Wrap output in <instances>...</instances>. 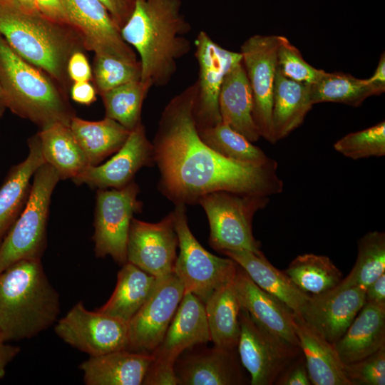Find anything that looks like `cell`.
<instances>
[{
    "label": "cell",
    "mask_w": 385,
    "mask_h": 385,
    "mask_svg": "<svg viewBox=\"0 0 385 385\" xmlns=\"http://www.w3.org/2000/svg\"><path fill=\"white\" fill-rule=\"evenodd\" d=\"M195 81L162 111L152 142L160 179L158 188L175 205H192L217 191L267 196L280 193L277 163L255 165L227 158L200 138L195 118Z\"/></svg>",
    "instance_id": "1"
},
{
    "label": "cell",
    "mask_w": 385,
    "mask_h": 385,
    "mask_svg": "<svg viewBox=\"0 0 385 385\" xmlns=\"http://www.w3.org/2000/svg\"><path fill=\"white\" fill-rule=\"evenodd\" d=\"M191 25L182 12L181 0H134V8L120 29L123 40L140 56L142 81L168 85L178 61L191 50L186 37Z\"/></svg>",
    "instance_id": "2"
},
{
    "label": "cell",
    "mask_w": 385,
    "mask_h": 385,
    "mask_svg": "<svg viewBox=\"0 0 385 385\" xmlns=\"http://www.w3.org/2000/svg\"><path fill=\"white\" fill-rule=\"evenodd\" d=\"M59 294L41 260H19L0 273V342L30 339L57 320Z\"/></svg>",
    "instance_id": "3"
},
{
    "label": "cell",
    "mask_w": 385,
    "mask_h": 385,
    "mask_svg": "<svg viewBox=\"0 0 385 385\" xmlns=\"http://www.w3.org/2000/svg\"><path fill=\"white\" fill-rule=\"evenodd\" d=\"M0 35L17 55L64 88L68 59L84 48L72 27L29 11L13 0H0Z\"/></svg>",
    "instance_id": "4"
},
{
    "label": "cell",
    "mask_w": 385,
    "mask_h": 385,
    "mask_svg": "<svg viewBox=\"0 0 385 385\" xmlns=\"http://www.w3.org/2000/svg\"><path fill=\"white\" fill-rule=\"evenodd\" d=\"M17 55L0 35V85L6 108L43 128L70 125L74 113L65 92L45 72Z\"/></svg>",
    "instance_id": "5"
},
{
    "label": "cell",
    "mask_w": 385,
    "mask_h": 385,
    "mask_svg": "<svg viewBox=\"0 0 385 385\" xmlns=\"http://www.w3.org/2000/svg\"><path fill=\"white\" fill-rule=\"evenodd\" d=\"M60 180L46 163L35 172L25 206L0 245V273L19 260H41L46 247L51 195Z\"/></svg>",
    "instance_id": "6"
},
{
    "label": "cell",
    "mask_w": 385,
    "mask_h": 385,
    "mask_svg": "<svg viewBox=\"0 0 385 385\" xmlns=\"http://www.w3.org/2000/svg\"><path fill=\"white\" fill-rule=\"evenodd\" d=\"M268 197L217 191L203 195L198 202L204 209L210 225V245L220 252L246 250L260 255V243L255 239L252 222L255 214L265 208Z\"/></svg>",
    "instance_id": "7"
},
{
    "label": "cell",
    "mask_w": 385,
    "mask_h": 385,
    "mask_svg": "<svg viewBox=\"0 0 385 385\" xmlns=\"http://www.w3.org/2000/svg\"><path fill=\"white\" fill-rule=\"evenodd\" d=\"M211 341L204 303L185 292L160 344L151 353L153 360L142 384L177 385L174 366L186 350Z\"/></svg>",
    "instance_id": "8"
},
{
    "label": "cell",
    "mask_w": 385,
    "mask_h": 385,
    "mask_svg": "<svg viewBox=\"0 0 385 385\" xmlns=\"http://www.w3.org/2000/svg\"><path fill=\"white\" fill-rule=\"evenodd\" d=\"M173 213L180 249L173 272L185 292H191L205 304L215 290L234 279L238 265L202 247L190 230L185 205H176Z\"/></svg>",
    "instance_id": "9"
},
{
    "label": "cell",
    "mask_w": 385,
    "mask_h": 385,
    "mask_svg": "<svg viewBox=\"0 0 385 385\" xmlns=\"http://www.w3.org/2000/svg\"><path fill=\"white\" fill-rule=\"evenodd\" d=\"M139 191L134 181L120 189L97 190L93 235L97 257L111 256L119 265L127 262L130 222L143 207Z\"/></svg>",
    "instance_id": "10"
},
{
    "label": "cell",
    "mask_w": 385,
    "mask_h": 385,
    "mask_svg": "<svg viewBox=\"0 0 385 385\" xmlns=\"http://www.w3.org/2000/svg\"><path fill=\"white\" fill-rule=\"evenodd\" d=\"M240 338L237 346L252 385L274 384L284 369L300 356L302 350L259 327L241 307Z\"/></svg>",
    "instance_id": "11"
},
{
    "label": "cell",
    "mask_w": 385,
    "mask_h": 385,
    "mask_svg": "<svg viewBox=\"0 0 385 385\" xmlns=\"http://www.w3.org/2000/svg\"><path fill=\"white\" fill-rule=\"evenodd\" d=\"M56 334L66 343L90 356L127 350L128 325L117 317L76 304L56 323Z\"/></svg>",
    "instance_id": "12"
},
{
    "label": "cell",
    "mask_w": 385,
    "mask_h": 385,
    "mask_svg": "<svg viewBox=\"0 0 385 385\" xmlns=\"http://www.w3.org/2000/svg\"><path fill=\"white\" fill-rule=\"evenodd\" d=\"M278 36L255 34L241 45L240 53L253 96V119L261 137L275 143L272 123V98Z\"/></svg>",
    "instance_id": "13"
},
{
    "label": "cell",
    "mask_w": 385,
    "mask_h": 385,
    "mask_svg": "<svg viewBox=\"0 0 385 385\" xmlns=\"http://www.w3.org/2000/svg\"><path fill=\"white\" fill-rule=\"evenodd\" d=\"M184 294L174 272L157 278L150 294L128 323L127 350L151 354L163 339Z\"/></svg>",
    "instance_id": "14"
},
{
    "label": "cell",
    "mask_w": 385,
    "mask_h": 385,
    "mask_svg": "<svg viewBox=\"0 0 385 385\" xmlns=\"http://www.w3.org/2000/svg\"><path fill=\"white\" fill-rule=\"evenodd\" d=\"M195 46L198 78L194 113L197 128L202 129L222 121L218 105L221 86L228 71L242 61V56L220 46L205 31L197 34Z\"/></svg>",
    "instance_id": "15"
},
{
    "label": "cell",
    "mask_w": 385,
    "mask_h": 385,
    "mask_svg": "<svg viewBox=\"0 0 385 385\" xmlns=\"http://www.w3.org/2000/svg\"><path fill=\"white\" fill-rule=\"evenodd\" d=\"M68 25L81 37L85 48L136 61L137 56L123 38L120 28L98 0H62Z\"/></svg>",
    "instance_id": "16"
},
{
    "label": "cell",
    "mask_w": 385,
    "mask_h": 385,
    "mask_svg": "<svg viewBox=\"0 0 385 385\" xmlns=\"http://www.w3.org/2000/svg\"><path fill=\"white\" fill-rule=\"evenodd\" d=\"M178 247L173 212L155 223L133 217L127 242V262L155 278L162 277L173 272Z\"/></svg>",
    "instance_id": "17"
},
{
    "label": "cell",
    "mask_w": 385,
    "mask_h": 385,
    "mask_svg": "<svg viewBox=\"0 0 385 385\" xmlns=\"http://www.w3.org/2000/svg\"><path fill=\"white\" fill-rule=\"evenodd\" d=\"M155 164L153 146L140 123L130 133L122 147L103 164L88 165L72 179L76 185L98 189H120L132 181L143 167Z\"/></svg>",
    "instance_id": "18"
},
{
    "label": "cell",
    "mask_w": 385,
    "mask_h": 385,
    "mask_svg": "<svg viewBox=\"0 0 385 385\" xmlns=\"http://www.w3.org/2000/svg\"><path fill=\"white\" fill-rule=\"evenodd\" d=\"M366 289L334 288L322 294L310 296L299 314L329 342L334 344L345 333L365 304Z\"/></svg>",
    "instance_id": "19"
},
{
    "label": "cell",
    "mask_w": 385,
    "mask_h": 385,
    "mask_svg": "<svg viewBox=\"0 0 385 385\" xmlns=\"http://www.w3.org/2000/svg\"><path fill=\"white\" fill-rule=\"evenodd\" d=\"M237 349L213 347L185 351L176 360L177 385H239L245 384Z\"/></svg>",
    "instance_id": "20"
},
{
    "label": "cell",
    "mask_w": 385,
    "mask_h": 385,
    "mask_svg": "<svg viewBox=\"0 0 385 385\" xmlns=\"http://www.w3.org/2000/svg\"><path fill=\"white\" fill-rule=\"evenodd\" d=\"M233 282L241 307L259 327L300 347L294 328V314L284 303L260 288L239 265Z\"/></svg>",
    "instance_id": "21"
},
{
    "label": "cell",
    "mask_w": 385,
    "mask_h": 385,
    "mask_svg": "<svg viewBox=\"0 0 385 385\" xmlns=\"http://www.w3.org/2000/svg\"><path fill=\"white\" fill-rule=\"evenodd\" d=\"M218 105L222 122L252 143L260 138L252 115V93L242 61L234 65L225 76Z\"/></svg>",
    "instance_id": "22"
},
{
    "label": "cell",
    "mask_w": 385,
    "mask_h": 385,
    "mask_svg": "<svg viewBox=\"0 0 385 385\" xmlns=\"http://www.w3.org/2000/svg\"><path fill=\"white\" fill-rule=\"evenodd\" d=\"M294 322L311 384L351 385L333 344L310 327L299 314H294Z\"/></svg>",
    "instance_id": "23"
},
{
    "label": "cell",
    "mask_w": 385,
    "mask_h": 385,
    "mask_svg": "<svg viewBox=\"0 0 385 385\" xmlns=\"http://www.w3.org/2000/svg\"><path fill=\"white\" fill-rule=\"evenodd\" d=\"M28 143L27 157L10 168L0 187V245L25 206L35 172L46 163L37 135Z\"/></svg>",
    "instance_id": "24"
},
{
    "label": "cell",
    "mask_w": 385,
    "mask_h": 385,
    "mask_svg": "<svg viewBox=\"0 0 385 385\" xmlns=\"http://www.w3.org/2000/svg\"><path fill=\"white\" fill-rule=\"evenodd\" d=\"M333 345L344 364L359 361L378 351L385 345V305L366 302Z\"/></svg>",
    "instance_id": "25"
},
{
    "label": "cell",
    "mask_w": 385,
    "mask_h": 385,
    "mask_svg": "<svg viewBox=\"0 0 385 385\" xmlns=\"http://www.w3.org/2000/svg\"><path fill=\"white\" fill-rule=\"evenodd\" d=\"M153 357L128 350L90 356L80 365L87 385H140Z\"/></svg>",
    "instance_id": "26"
},
{
    "label": "cell",
    "mask_w": 385,
    "mask_h": 385,
    "mask_svg": "<svg viewBox=\"0 0 385 385\" xmlns=\"http://www.w3.org/2000/svg\"><path fill=\"white\" fill-rule=\"evenodd\" d=\"M222 253L241 267L260 288L277 298L294 314L302 313L310 295L301 291L284 272L271 265L263 253L246 250H225Z\"/></svg>",
    "instance_id": "27"
},
{
    "label": "cell",
    "mask_w": 385,
    "mask_h": 385,
    "mask_svg": "<svg viewBox=\"0 0 385 385\" xmlns=\"http://www.w3.org/2000/svg\"><path fill=\"white\" fill-rule=\"evenodd\" d=\"M311 85L289 79L277 68L272 98V123L277 141L301 125L311 110Z\"/></svg>",
    "instance_id": "28"
},
{
    "label": "cell",
    "mask_w": 385,
    "mask_h": 385,
    "mask_svg": "<svg viewBox=\"0 0 385 385\" xmlns=\"http://www.w3.org/2000/svg\"><path fill=\"white\" fill-rule=\"evenodd\" d=\"M70 128L89 165H98L116 153L130 133L119 123L107 117L91 121L73 116Z\"/></svg>",
    "instance_id": "29"
},
{
    "label": "cell",
    "mask_w": 385,
    "mask_h": 385,
    "mask_svg": "<svg viewBox=\"0 0 385 385\" xmlns=\"http://www.w3.org/2000/svg\"><path fill=\"white\" fill-rule=\"evenodd\" d=\"M204 304L210 339L214 345L229 349H237L242 307L233 280L215 290Z\"/></svg>",
    "instance_id": "30"
},
{
    "label": "cell",
    "mask_w": 385,
    "mask_h": 385,
    "mask_svg": "<svg viewBox=\"0 0 385 385\" xmlns=\"http://www.w3.org/2000/svg\"><path fill=\"white\" fill-rule=\"evenodd\" d=\"M156 279L135 265L125 262L118 273L111 297L96 310L128 323L150 294Z\"/></svg>",
    "instance_id": "31"
},
{
    "label": "cell",
    "mask_w": 385,
    "mask_h": 385,
    "mask_svg": "<svg viewBox=\"0 0 385 385\" xmlns=\"http://www.w3.org/2000/svg\"><path fill=\"white\" fill-rule=\"evenodd\" d=\"M36 135L45 162L57 171L61 180H72L89 165L69 125L54 123Z\"/></svg>",
    "instance_id": "32"
},
{
    "label": "cell",
    "mask_w": 385,
    "mask_h": 385,
    "mask_svg": "<svg viewBox=\"0 0 385 385\" xmlns=\"http://www.w3.org/2000/svg\"><path fill=\"white\" fill-rule=\"evenodd\" d=\"M384 92L368 78L360 79L339 71L325 72L317 82L311 85L313 105L331 102L357 107L367 98Z\"/></svg>",
    "instance_id": "33"
},
{
    "label": "cell",
    "mask_w": 385,
    "mask_h": 385,
    "mask_svg": "<svg viewBox=\"0 0 385 385\" xmlns=\"http://www.w3.org/2000/svg\"><path fill=\"white\" fill-rule=\"evenodd\" d=\"M284 273L303 292L319 295L330 291L342 279V273L325 255L307 253L297 256Z\"/></svg>",
    "instance_id": "34"
},
{
    "label": "cell",
    "mask_w": 385,
    "mask_h": 385,
    "mask_svg": "<svg viewBox=\"0 0 385 385\" xmlns=\"http://www.w3.org/2000/svg\"><path fill=\"white\" fill-rule=\"evenodd\" d=\"M197 130L207 145L227 158L260 166L276 163L260 148L222 121Z\"/></svg>",
    "instance_id": "35"
},
{
    "label": "cell",
    "mask_w": 385,
    "mask_h": 385,
    "mask_svg": "<svg viewBox=\"0 0 385 385\" xmlns=\"http://www.w3.org/2000/svg\"><path fill=\"white\" fill-rule=\"evenodd\" d=\"M152 86L149 81L138 80L101 94L106 117L132 130L142 122L143 104Z\"/></svg>",
    "instance_id": "36"
},
{
    "label": "cell",
    "mask_w": 385,
    "mask_h": 385,
    "mask_svg": "<svg viewBox=\"0 0 385 385\" xmlns=\"http://www.w3.org/2000/svg\"><path fill=\"white\" fill-rule=\"evenodd\" d=\"M385 273V234L372 231L358 240L357 257L352 270L334 288H366Z\"/></svg>",
    "instance_id": "37"
},
{
    "label": "cell",
    "mask_w": 385,
    "mask_h": 385,
    "mask_svg": "<svg viewBox=\"0 0 385 385\" xmlns=\"http://www.w3.org/2000/svg\"><path fill=\"white\" fill-rule=\"evenodd\" d=\"M93 78L101 95L121 85L140 80L139 61H131L109 55L95 54Z\"/></svg>",
    "instance_id": "38"
},
{
    "label": "cell",
    "mask_w": 385,
    "mask_h": 385,
    "mask_svg": "<svg viewBox=\"0 0 385 385\" xmlns=\"http://www.w3.org/2000/svg\"><path fill=\"white\" fill-rule=\"evenodd\" d=\"M336 151L357 160L385 155V122L383 120L362 130L349 133L334 144Z\"/></svg>",
    "instance_id": "39"
},
{
    "label": "cell",
    "mask_w": 385,
    "mask_h": 385,
    "mask_svg": "<svg viewBox=\"0 0 385 385\" xmlns=\"http://www.w3.org/2000/svg\"><path fill=\"white\" fill-rule=\"evenodd\" d=\"M277 63V69L284 76L307 84L315 83L326 72L308 63L299 49L282 36H278Z\"/></svg>",
    "instance_id": "40"
},
{
    "label": "cell",
    "mask_w": 385,
    "mask_h": 385,
    "mask_svg": "<svg viewBox=\"0 0 385 385\" xmlns=\"http://www.w3.org/2000/svg\"><path fill=\"white\" fill-rule=\"evenodd\" d=\"M344 371L351 385H384L385 345L359 361L344 364Z\"/></svg>",
    "instance_id": "41"
},
{
    "label": "cell",
    "mask_w": 385,
    "mask_h": 385,
    "mask_svg": "<svg viewBox=\"0 0 385 385\" xmlns=\"http://www.w3.org/2000/svg\"><path fill=\"white\" fill-rule=\"evenodd\" d=\"M275 384L310 385L309 374L304 356H299L280 374Z\"/></svg>",
    "instance_id": "42"
},
{
    "label": "cell",
    "mask_w": 385,
    "mask_h": 385,
    "mask_svg": "<svg viewBox=\"0 0 385 385\" xmlns=\"http://www.w3.org/2000/svg\"><path fill=\"white\" fill-rule=\"evenodd\" d=\"M67 73L74 83L89 81L92 78L91 68L81 51H77L70 56L67 64Z\"/></svg>",
    "instance_id": "43"
},
{
    "label": "cell",
    "mask_w": 385,
    "mask_h": 385,
    "mask_svg": "<svg viewBox=\"0 0 385 385\" xmlns=\"http://www.w3.org/2000/svg\"><path fill=\"white\" fill-rule=\"evenodd\" d=\"M98 1L106 6L120 29L129 19L134 8V0Z\"/></svg>",
    "instance_id": "44"
},
{
    "label": "cell",
    "mask_w": 385,
    "mask_h": 385,
    "mask_svg": "<svg viewBox=\"0 0 385 385\" xmlns=\"http://www.w3.org/2000/svg\"><path fill=\"white\" fill-rule=\"evenodd\" d=\"M34 1L37 11L41 15L54 22L68 25L62 0H34Z\"/></svg>",
    "instance_id": "45"
},
{
    "label": "cell",
    "mask_w": 385,
    "mask_h": 385,
    "mask_svg": "<svg viewBox=\"0 0 385 385\" xmlns=\"http://www.w3.org/2000/svg\"><path fill=\"white\" fill-rule=\"evenodd\" d=\"M72 100L83 105H90L96 100V90L89 81L75 82L71 89Z\"/></svg>",
    "instance_id": "46"
},
{
    "label": "cell",
    "mask_w": 385,
    "mask_h": 385,
    "mask_svg": "<svg viewBox=\"0 0 385 385\" xmlns=\"http://www.w3.org/2000/svg\"><path fill=\"white\" fill-rule=\"evenodd\" d=\"M365 299L366 302L385 305V273L366 288Z\"/></svg>",
    "instance_id": "47"
},
{
    "label": "cell",
    "mask_w": 385,
    "mask_h": 385,
    "mask_svg": "<svg viewBox=\"0 0 385 385\" xmlns=\"http://www.w3.org/2000/svg\"><path fill=\"white\" fill-rule=\"evenodd\" d=\"M19 351L20 347L0 342V379L4 376L8 364Z\"/></svg>",
    "instance_id": "48"
},
{
    "label": "cell",
    "mask_w": 385,
    "mask_h": 385,
    "mask_svg": "<svg viewBox=\"0 0 385 385\" xmlns=\"http://www.w3.org/2000/svg\"><path fill=\"white\" fill-rule=\"evenodd\" d=\"M368 80L385 91V55L383 53L381 55L378 66L374 74Z\"/></svg>",
    "instance_id": "49"
},
{
    "label": "cell",
    "mask_w": 385,
    "mask_h": 385,
    "mask_svg": "<svg viewBox=\"0 0 385 385\" xmlns=\"http://www.w3.org/2000/svg\"><path fill=\"white\" fill-rule=\"evenodd\" d=\"M29 11H38L34 0H13Z\"/></svg>",
    "instance_id": "50"
},
{
    "label": "cell",
    "mask_w": 385,
    "mask_h": 385,
    "mask_svg": "<svg viewBox=\"0 0 385 385\" xmlns=\"http://www.w3.org/2000/svg\"><path fill=\"white\" fill-rule=\"evenodd\" d=\"M6 105L3 90L0 85V118L3 116L4 111H6Z\"/></svg>",
    "instance_id": "51"
}]
</instances>
